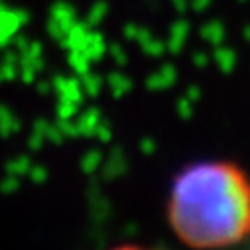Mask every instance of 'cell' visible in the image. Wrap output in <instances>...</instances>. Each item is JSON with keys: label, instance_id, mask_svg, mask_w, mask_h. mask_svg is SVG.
Segmentation results:
<instances>
[{"label": "cell", "instance_id": "cell-1", "mask_svg": "<svg viewBox=\"0 0 250 250\" xmlns=\"http://www.w3.org/2000/svg\"><path fill=\"white\" fill-rule=\"evenodd\" d=\"M167 223L191 248L234 246L250 236V177L234 162L185 166L171 183Z\"/></svg>", "mask_w": 250, "mask_h": 250}, {"label": "cell", "instance_id": "cell-2", "mask_svg": "<svg viewBox=\"0 0 250 250\" xmlns=\"http://www.w3.org/2000/svg\"><path fill=\"white\" fill-rule=\"evenodd\" d=\"M20 26V14L18 12H10V10H2L0 8V45H2Z\"/></svg>", "mask_w": 250, "mask_h": 250}, {"label": "cell", "instance_id": "cell-3", "mask_svg": "<svg viewBox=\"0 0 250 250\" xmlns=\"http://www.w3.org/2000/svg\"><path fill=\"white\" fill-rule=\"evenodd\" d=\"M16 128H18V118L14 116V112L10 108L0 106V134L10 136Z\"/></svg>", "mask_w": 250, "mask_h": 250}]
</instances>
